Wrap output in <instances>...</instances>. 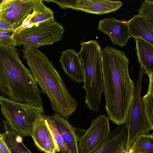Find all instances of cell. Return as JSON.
<instances>
[{"label":"cell","instance_id":"f546056e","mask_svg":"<svg viewBox=\"0 0 153 153\" xmlns=\"http://www.w3.org/2000/svg\"><path fill=\"white\" fill-rule=\"evenodd\" d=\"M124 153H133V152L132 150L130 149L128 151H126Z\"/></svg>","mask_w":153,"mask_h":153},{"label":"cell","instance_id":"7a4b0ae2","mask_svg":"<svg viewBox=\"0 0 153 153\" xmlns=\"http://www.w3.org/2000/svg\"><path fill=\"white\" fill-rule=\"evenodd\" d=\"M0 91L10 99L43 107L42 91L13 45H0Z\"/></svg>","mask_w":153,"mask_h":153},{"label":"cell","instance_id":"4fadbf2b","mask_svg":"<svg viewBox=\"0 0 153 153\" xmlns=\"http://www.w3.org/2000/svg\"><path fill=\"white\" fill-rule=\"evenodd\" d=\"M79 10L87 13L103 14L117 10L123 3L119 1L77 0Z\"/></svg>","mask_w":153,"mask_h":153},{"label":"cell","instance_id":"3957f363","mask_svg":"<svg viewBox=\"0 0 153 153\" xmlns=\"http://www.w3.org/2000/svg\"><path fill=\"white\" fill-rule=\"evenodd\" d=\"M31 73L42 92L50 101L52 110L68 120L75 111L77 102L69 93L59 72L42 52L37 48L22 50Z\"/></svg>","mask_w":153,"mask_h":153},{"label":"cell","instance_id":"44dd1931","mask_svg":"<svg viewBox=\"0 0 153 153\" xmlns=\"http://www.w3.org/2000/svg\"><path fill=\"white\" fill-rule=\"evenodd\" d=\"M46 125L52 132L60 149L61 153H71L64 140L59 131L55 121L52 116L44 115Z\"/></svg>","mask_w":153,"mask_h":153},{"label":"cell","instance_id":"2e32d148","mask_svg":"<svg viewBox=\"0 0 153 153\" xmlns=\"http://www.w3.org/2000/svg\"><path fill=\"white\" fill-rule=\"evenodd\" d=\"M56 127L71 153H79L78 142L74 127L68 120L56 113L52 115Z\"/></svg>","mask_w":153,"mask_h":153},{"label":"cell","instance_id":"f1b7e54d","mask_svg":"<svg viewBox=\"0 0 153 153\" xmlns=\"http://www.w3.org/2000/svg\"><path fill=\"white\" fill-rule=\"evenodd\" d=\"M148 75L149 77V83L146 94L153 97V74Z\"/></svg>","mask_w":153,"mask_h":153},{"label":"cell","instance_id":"6da1fadb","mask_svg":"<svg viewBox=\"0 0 153 153\" xmlns=\"http://www.w3.org/2000/svg\"><path fill=\"white\" fill-rule=\"evenodd\" d=\"M102 59L105 109L109 119L121 126L126 121L134 92L129 61L124 52L108 46L102 50Z\"/></svg>","mask_w":153,"mask_h":153},{"label":"cell","instance_id":"d4e9b609","mask_svg":"<svg viewBox=\"0 0 153 153\" xmlns=\"http://www.w3.org/2000/svg\"><path fill=\"white\" fill-rule=\"evenodd\" d=\"M13 33L12 30L0 29V45L14 46L12 39Z\"/></svg>","mask_w":153,"mask_h":153},{"label":"cell","instance_id":"e0dca14e","mask_svg":"<svg viewBox=\"0 0 153 153\" xmlns=\"http://www.w3.org/2000/svg\"><path fill=\"white\" fill-rule=\"evenodd\" d=\"M137 61L144 72L153 74V45L140 37L134 38Z\"/></svg>","mask_w":153,"mask_h":153},{"label":"cell","instance_id":"7402d4cb","mask_svg":"<svg viewBox=\"0 0 153 153\" xmlns=\"http://www.w3.org/2000/svg\"><path fill=\"white\" fill-rule=\"evenodd\" d=\"M142 99L146 119L151 129L153 130V97L146 94Z\"/></svg>","mask_w":153,"mask_h":153},{"label":"cell","instance_id":"8fae6325","mask_svg":"<svg viewBox=\"0 0 153 153\" xmlns=\"http://www.w3.org/2000/svg\"><path fill=\"white\" fill-rule=\"evenodd\" d=\"M59 61L67 76L78 83L84 82V69L80 59L74 49L62 52Z\"/></svg>","mask_w":153,"mask_h":153},{"label":"cell","instance_id":"83f0119b","mask_svg":"<svg viewBox=\"0 0 153 153\" xmlns=\"http://www.w3.org/2000/svg\"><path fill=\"white\" fill-rule=\"evenodd\" d=\"M0 29L9 30L13 31L11 24L1 17H0Z\"/></svg>","mask_w":153,"mask_h":153},{"label":"cell","instance_id":"30bf717a","mask_svg":"<svg viewBox=\"0 0 153 153\" xmlns=\"http://www.w3.org/2000/svg\"><path fill=\"white\" fill-rule=\"evenodd\" d=\"M98 30L108 35L114 45L125 46L131 37L127 22H124L114 17L100 20Z\"/></svg>","mask_w":153,"mask_h":153},{"label":"cell","instance_id":"484cf974","mask_svg":"<svg viewBox=\"0 0 153 153\" xmlns=\"http://www.w3.org/2000/svg\"><path fill=\"white\" fill-rule=\"evenodd\" d=\"M48 2H53L56 3L62 9H66L68 8L79 10L77 3V0H44Z\"/></svg>","mask_w":153,"mask_h":153},{"label":"cell","instance_id":"ffe728a7","mask_svg":"<svg viewBox=\"0 0 153 153\" xmlns=\"http://www.w3.org/2000/svg\"><path fill=\"white\" fill-rule=\"evenodd\" d=\"M131 149L133 153H153V133L139 135Z\"/></svg>","mask_w":153,"mask_h":153},{"label":"cell","instance_id":"603a6c76","mask_svg":"<svg viewBox=\"0 0 153 153\" xmlns=\"http://www.w3.org/2000/svg\"><path fill=\"white\" fill-rule=\"evenodd\" d=\"M138 11L139 15L153 23V0H146L142 2Z\"/></svg>","mask_w":153,"mask_h":153},{"label":"cell","instance_id":"cb8c5ba5","mask_svg":"<svg viewBox=\"0 0 153 153\" xmlns=\"http://www.w3.org/2000/svg\"><path fill=\"white\" fill-rule=\"evenodd\" d=\"M21 0H2L0 4V15L4 14L13 10Z\"/></svg>","mask_w":153,"mask_h":153},{"label":"cell","instance_id":"ac0fdd59","mask_svg":"<svg viewBox=\"0 0 153 153\" xmlns=\"http://www.w3.org/2000/svg\"><path fill=\"white\" fill-rule=\"evenodd\" d=\"M33 11L23 22L22 25L16 30L37 25L40 23L54 19L53 11L47 7L42 0H32Z\"/></svg>","mask_w":153,"mask_h":153},{"label":"cell","instance_id":"9c48e42d","mask_svg":"<svg viewBox=\"0 0 153 153\" xmlns=\"http://www.w3.org/2000/svg\"><path fill=\"white\" fill-rule=\"evenodd\" d=\"M36 146L45 153H56L60 149L44 115L39 114L34 123L31 136Z\"/></svg>","mask_w":153,"mask_h":153},{"label":"cell","instance_id":"5bb4252c","mask_svg":"<svg viewBox=\"0 0 153 153\" xmlns=\"http://www.w3.org/2000/svg\"><path fill=\"white\" fill-rule=\"evenodd\" d=\"M131 37H140L153 45V25L139 14L127 22Z\"/></svg>","mask_w":153,"mask_h":153},{"label":"cell","instance_id":"52a82bcc","mask_svg":"<svg viewBox=\"0 0 153 153\" xmlns=\"http://www.w3.org/2000/svg\"><path fill=\"white\" fill-rule=\"evenodd\" d=\"M144 72L143 69L140 67L138 78L135 85L133 97L124 123L128 131L126 151L131 148L139 135L149 134L152 130L145 114L143 102L141 97L142 81Z\"/></svg>","mask_w":153,"mask_h":153},{"label":"cell","instance_id":"9a60e30c","mask_svg":"<svg viewBox=\"0 0 153 153\" xmlns=\"http://www.w3.org/2000/svg\"><path fill=\"white\" fill-rule=\"evenodd\" d=\"M32 0H21L16 7L12 11L0 15L9 22L14 31L20 28L24 21L33 11Z\"/></svg>","mask_w":153,"mask_h":153},{"label":"cell","instance_id":"8992f818","mask_svg":"<svg viewBox=\"0 0 153 153\" xmlns=\"http://www.w3.org/2000/svg\"><path fill=\"white\" fill-rule=\"evenodd\" d=\"M63 27L54 19L40 23L37 25L14 32L12 39L15 46L23 45L24 48H37L50 45L60 40Z\"/></svg>","mask_w":153,"mask_h":153},{"label":"cell","instance_id":"7c38bea8","mask_svg":"<svg viewBox=\"0 0 153 153\" xmlns=\"http://www.w3.org/2000/svg\"><path fill=\"white\" fill-rule=\"evenodd\" d=\"M128 137V131L124 125L111 132L102 145L93 153H124Z\"/></svg>","mask_w":153,"mask_h":153},{"label":"cell","instance_id":"d6986e66","mask_svg":"<svg viewBox=\"0 0 153 153\" xmlns=\"http://www.w3.org/2000/svg\"><path fill=\"white\" fill-rule=\"evenodd\" d=\"M4 132L2 133L4 140L10 149L12 153H32L25 146L22 136L10 128L7 124L3 120Z\"/></svg>","mask_w":153,"mask_h":153},{"label":"cell","instance_id":"277c9868","mask_svg":"<svg viewBox=\"0 0 153 153\" xmlns=\"http://www.w3.org/2000/svg\"><path fill=\"white\" fill-rule=\"evenodd\" d=\"M81 48L77 53L81 61L85 77L82 86L86 94L85 102L88 108L97 112L103 92L102 51L95 40L80 42Z\"/></svg>","mask_w":153,"mask_h":153},{"label":"cell","instance_id":"4316f807","mask_svg":"<svg viewBox=\"0 0 153 153\" xmlns=\"http://www.w3.org/2000/svg\"><path fill=\"white\" fill-rule=\"evenodd\" d=\"M0 153H12L4 140L2 133L0 134Z\"/></svg>","mask_w":153,"mask_h":153},{"label":"cell","instance_id":"5b68a950","mask_svg":"<svg viewBox=\"0 0 153 153\" xmlns=\"http://www.w3.org/2000/svg\"><path fill=\"white\" fill-rule=\"evenodd\" d=\"M1 112L9 128L22 137L31 136L36 118L43 107L1 95Z\"/></svg>","mask_w":153,"mask_h":153},{"label":"cell","instance_id":"ba28073f","mask_svg":"<svg viewBox=\"0 0 153 153\" xmlns=\"http://www.w3.org/2000/svg\"><path fill=\"white\" fill-rule=\"evenodd\" d=\"M109 120L100 114L91 121L87 129L74 128L79 153H93L105 141L111 132Z\"/></svg>","mask_w":153,"mask_h":153}]
</instances>
